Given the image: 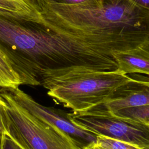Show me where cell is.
Segmentation results:
<instances>
[{"label": "cell", "instance_id": "6da1fadb", "mask_svg": "<svg viewBox=\"0 0 149 149\" xmlns=\"http://www.w3.org/2000/svg\"><path fill=\"white\" fill-rule=\"evenodd\" d=\"M38 3L46 29L109 58L149 40V10L129 0H97L77 5L38 0Z\"/></svg>", "mask_w": 149, "mask_h": 149}, {"label": "cell", "instance_id": "7a4b0ae2", "mask_svg": "<svg viewBox=\"0 0 149 149\" xmlns=\"http://www.w3.org/2000/svg\"><path fill=\"white\" fill-rule=\"evenodd\" d=\"M0 41L16 54L11 57L23 84L38 86L42 70L59 72L93 70V54L48 29L34 30L0 17Z\"/></svg>", "mask_w": 149, "mask_h": 149}, {"label": "cell", "instance_id": "3957f363", "mask_svg": "<svg viewBox=\"0 0 149 149\" xmlns=\"http://www.w3.org/2000/svg\"><path fill=\"white\" fill-rule=\"evenodd\" d=\"M130 79L116 69L68 73L42 71L38 80L55 101L79 112L102 103Z\"/></svg>", "mask_w": 149, "mask_h": 149}, {"label": "cell", "instance_id": "277c9868", "mask_svg": "<svg viewBox=\"0 0 149 149\" xmlns=\"http://www.w3.org/2000/svg\"><path fill=\"white\" fill-rule=\"evenodd\" d=\"M0 94L6 102V133L24 149H80L54 126L37 118L21 105L5 88Z\"/></svg>", "mask_w": 149, "mask_h": 149}, {"label": "cell", "instance_id": "5b68a950", "mask_svg": "<svg viewBox=\"0 0 149 149\" xmlns=\"http://www.w3.org/2000/svg\"><path fill=\"white\" fill-rule=\"evenodd\" d=\"M72 120L97 135L149 149V126L113 115L109 112L88 110L69 113Z\"/></svg>", "mask_w": 149, "mask_h": 149}, {"label": "cell", "instance_id": "8992f818", "mask_svg": "<svg viewBox=\"0 0 149 149\" xmlns=\"http://www.w3.org/2000/svg\"><path fill=\"white\" fill-rule=\"evenodd\" d=\"M6 90L20 105L37 118L61 130L80 149H85L96 143L98 135L74 122L69 113L38 103L19 87Z\"/></svg>", "mask_w": 149, "mask_h": 149}, {"label": "cell", "instance_id": "52a82bcc", "mask_svg": "<svg viewBox=\"0 0 149 149\" xmlns=\"http://www.w3.org/2000/svg\"><path fill=\"white\" fill-rule=\"evenodd\" d=\"M149 104V78L134 74L102 103L88 110L112 112L120 109ZM88 111V110H87Z\"/></svg>", "mask_w": 149, "mask_h": 149}, {"label": "cell", "instance_id": "ba28073f", "mask_svg": "<svg viewBox=\"0 0 149 149\" xmlns=\"http://www.w3.org/2000/svg\"><path fill=\"white\" fill-rule=\"evenodd\" d=\"M113 56L118 65L117 70L120 73L149 76V40L134 48L114 52Z\"/></svg>", "mask_w": 149, "mask_h": 149}, {"label": "cell", "instance_id": "9c48e42d", "mask_svg": "<svg viewBox=\"0 0 149 149\" xmlns=\"http://www.w3.org/2000/svg\"><path fill=\"white\" fill-rule=\"evenodd\" d=\"M22 84V78L14 62L0 45V89L15 88Z\"/></svg>", "mask_w": 149, "mask_h": 149}, {"label": "cell", "instance_id": "30bf717a", "mask_svg": "<svg viewBox=\"0 0 149 149\" xmlns=\"http://www.w3.org/2000/svg\"><path fill=\"white\" fill-rule=\"evenodd\" d=\"M111 113L113 115L149 126V104L120 109Z\"/></svg>", "mask_w": 149, "mask_h": 149}, {"label": "cell", "instance_id": "8fae6325", "mask_svg": "<svg viewBox=\"0 0 149 149\" xmlns=\"http://www.w3.org/2000/svg\"><path fill=\"white\" fill-rule=\"evenodd\" d=\"M95 144L102 149H142L125 141L99 135L97 136Z\"/></svg>", "mask_w": 149, "mask_h": 149}, {"label": "cell", "instance_id": "7c38bea8", "mask_svg": "<svg viewBox=\"0 0 149 149\" xmlns=\"http://www.w3.org/2000/svg\"><path fill=\"white\" fill-rule=\"evenodd\" d=\"M19 0H0V16L10 13L16 6Z\"/></svg>", "mask_w": 149, "mask_h": 149}, {"label": "cell", "instance_id": "4fadbf2b", "mask_svg": "<svg viewBox=\"0 0 149 149\" xmlns=\"http://www.w3.org/2000/svg\"><path fill=\"white\" fill-rule=\"evenodd\" d=\"M2 149H24L17 142L7 134H3Z\"/></svg>", "mask_w": 149, "mask_h": 149}, {"label": "cell", "instance_id": "5bb4252c", "mask_svg": "<svg viewBox=\"0 0 149 149\" xmlns=\"http://www.w3.org/2000/svg\"><path fill=\"white\" fill-rule=\"evenodd\" d=\"M5 105L6 102L0 94V135H2L6 133L5 125L4 122Z\"/></svg>", "mask_w": 149, "mask_h": 149}, {"label": "cell", "instance_id": "9a60e30c", "mask_svg": "<svg viewBox=\"0 0 149 149\" xmlns=\"http://www.w3.org/2000/svg\"><path fill=\"white\" fill-rule=\"evenodd\" d=\"M52 1L63 5H77L80 4L87 3L96 1L97 0H52Z\"/></svg>", "mask_w": 149, "mask_h": 149}, {"label": "cell", "instance_id": "2e32d148", "mask_svg": "<svg viewBox=\"0 0 149 149\" xmlns=\"http://www.w3.org/2000/svg\"><path fill=\"white\" fill-rule=\"evenodd\" d=\"M136 6L149 10V0H129Z\"/></svg>", "mask_w": 149, "mask_h": 149}, {"label": "cell", "instance_id": "e0dca14e", "mask_svg": "<svg viewBox=\"0 0 149 149\" xmlns=\"http://www.w3.org/2000/svg\"><path fill=\"white\" fill-rule=\"evenodd\" d=\"M85 149H102L101 148V147H100L99 146H98L95 143L91 145V146H90L89 147H88L87 148H85Z\"/></svg>", "mask_w": 149, "mask_h": 149}, {"label": "cell", "instance_id": "ac0fdd59", "mask_svg": "<svg viewBox=\"0 0 149 149\" xmlns=\"http://www.w3.org/2000/svg\"><path fill=\"white\" fill-rule=\"evenodd\" d=\"M2 135H0V149H2Z\"/></svg>", "mask_w": 149, "mask_h": 149}]
</instances>
